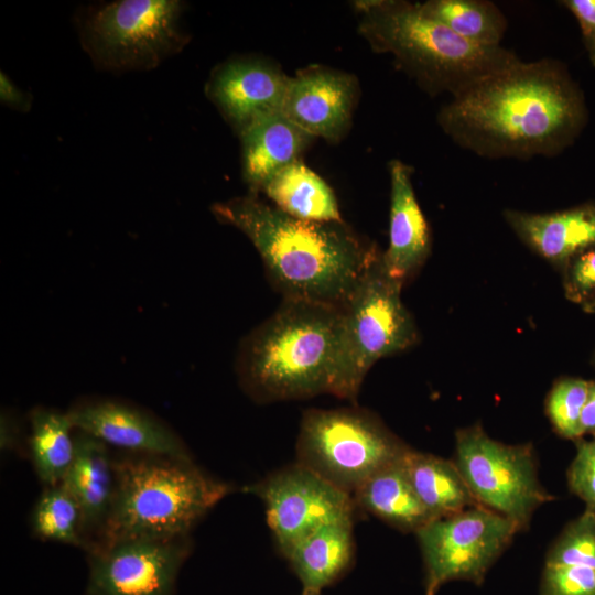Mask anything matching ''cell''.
Here are the masks:
<instances>
[{
    "label": "cell",
    "mask_w": 595,
    "mask_h": 595,
    "mask_svg": "<svg viewBox=\"0 0 595 595\" xmlns=\"http://www.w3.org/2000/svg\"><path fill=\"white\" fill-rule=\"evenodd\" d=\"M190 551L188 537L93 545L85 595H173Z\"/></svg>",
    "instance_id": "7c38bea8"
},
{
    "label": "cell",
    "mask_w": 595,
    "mask_h": 595,
    "mask_svg": "<svg viewBox=\"0 0 595 595\" xmlns=\"http://www.w3.org/2000/svg\"><path fill=\"white\" fill-rule=\"evenodd\" d=\"M290 77L259 60H235L213 74L207 95L239 132L255 119L281 112Z\"/></svg>",
    "instance_id": "9a60e30c"
},
{
    "label": "cell",
    "mask_w": 595,
    "mask_h": 595,
    "mask_svg": "<svg viewBox=\"0 0 595 595\" xmlns=\"http://www.w3.org/2000/svg\"><path fill=\"white\" fill-rule=\"evenodd\" d=\"M584 306L587 311H595V294L584 303Z\"/></svg>",
    "instance_id": "836d02e7"
},
{
    "label": "cell",
    "mask_w": 595,
    "mask_h": 595,
    "mask_svg": "<svg viewBox=\"0 0 595 595\" xmlns=\"http://www.w3.org/2000/svg\"><path fill=\"white\" fill-rule=\"evenodd\" d=\"M566 478L571 493L585 502V508L595 510V439L577 441Z\"/></svg>",
    "instance_id": "f1b7e54d"
},
{
    "label": "cell",
    "mask_w": 595,
    "mask_h": 595,
    "mask_svg": "<svg viewBox=\"0 0 595 595\" xmlns=\"http://www.w3.org/2000/svg\"><path fill=\"white\" fill-rule=\"evenodd\" d=\"M75 457L63 484L82 511L87 550L99 537L110 511L115 493V458L100 440L76 430Z\"/></svg>",
    "instance_id": "e0dca14e"
},
{
    "label": "cell",
    "mask_w": 595,
    "mask_h": 595,
    "mask_svg": "<svg viewBox=\"0 0 595 595\" xmlns=\"http://www.w3.org/2000/svg\"><path fill=\"white\" fill-rule=\"evenodd\" d=\"M580 429L582 436L585 434L595 436V382H591L587 400L581 414Z\"/></svg>",
    "instance_id": "d6a6232c"
},
{
    "label": "cell",
    "mask_w": 595,
    "mask_h": 595,
    "mask_svg": "<svg viewBox=\"0 0 595 595\" xmlns=\"http://www.w3.org/2000/svg\"><path fill=\"white\" fill-rule=\"evenodd\" d=\"M520 532L509 519L482 506L433 519L415 532L424 563V595L451 581L480 585Z\"/></svg>",
    "instance_id": "30bf717a"
},
{
    "label": "cell",
    "mask_w": 595,
    "mask_h": 595,
    "mask_svg": "<svg viewBox=\"0 0 595 595\" xmlns=\"http://www.w3.org/2000/svg\"><path fill=\"white\" fill-rule=\"evenodd\" d=\"M177 0H120L90 8L82 42L97 66L109 71L149 69L187 42Z\"/></svg>",
    "instance_id": "ba28073f"
},
{
    "label": "cell",
    "mask_w": 595,
    "mask_h": 595,
    "mask_svg": "<svg viewBox=\"0 0 595 595\" xmlns=\"http://www.w3.org/2000/svg\"><path fill=\"white\" fill-rule=\"evenodd\" d=\"M591 381L565 378L554 385L547 399V414L555 432L567 440H581L580 420Z\"/></svg>",
    "instance_id": "4316f807"
},
{
    "label": "cell",
    "mask_w": 595,
    "mask_h": 595,
    "mask_svg": "<svg viewBox=\"0 0 595 595\" xmlns=\"http://www.w3.org/2000/svg\"><path fill=\"white\" fill-rule=\"evenodd\" d=\"M264 504L268 524L284 554L320 526L353 518V496L295 463L246 488Z\"/></svg>",
    "instance_id": "8fae6325"
},
{
    "label": "cell",
    "mask_w": 595,
    "mask_h": 595,
    "mask_svg": "<svg viewBox=\"0 0 595 595\" xmlns=\"http://www.w3.org/2000/svg\"><path fill=\"white\" fill-rule=\"evenodd\" d=\"M429 18L444 24L461 37L483 46H501L507 19L486 0H429L419 3Z\"/></svg>",
    "instance_id": "d4e9b609"
},
{
    "label": "cell",
    "mask_w": 595,
    "mask_h": 595,
    "mask_svg": "<svg viewBox=\"0 0 595 595\" xmlns=\"http://www.w3.org/2000/svg\"><path fill=\"white\" fill-rule=\"evenodd\" d=\"M565 294L583 304L595 294V247L587 249L569 262Z\"/></svg>",
    "instance_id": "f546056e"
},
{
    "label": "cell",
    "mask_w": 595,
    "mask_h": 595,
    "mask_svg": "<svg viewBox=\"0 0 595 595\" xmlns=\"http://www.w3.org/2000/svg\"><path fill=\"white\" fill-rule=\"evenodd\" d=\"M587 119L580 86L552 58L520 60L452 96L437 116L458 147L490 159L556 155Z\"/></svg>",
    "instance_id": "6da1fadb"
},
{
    "label": "cell",
    "mask_w": 595,
    "mask_h": 595,
    "mask_svg": "<svg viewBox=\"0 0 595 595\" xmlns=\"http://www.w3.org/2000/svg\"><path fill=\"white\" fill-rule=\"evenodd\" d=\"M1 101L19 110H28L31 106L29 96L22 93L3 73L0 76Z\"/></svg>",
    "instance_id": "1f68e13d"
},
{
    "label": "cell",
    "mask_w": 595,
    "mask_h": 595,
    "mask_svg": "<svg viewBox=\"0 0 595 595\" xmlns=\"http://www.w3.org/2000/svg\"><path fill=\"white\" fill-rule=\"evenodd\" d=\"M562 3L575 17L588 60L595 67V0H565Z\"/></svg>",
    "instance_id": "4dcf8cb0"
},
{
    "label": "cell",
    "mask_w": 595,
    "mask_h": 595,
    "mask_svg": "<svg viewBox=\"0 0 595 595\" xmlns=\"http://www.w3.org/2000/svg\"><path fill=\"white\" fill-rule=\"evenodd\" d=\"M75 430L129 454L192 459L180 436L165 423L134 405L115 400L76 404L68 412Z\"/></svg>",
    "instance_id": "4fadbf2b"
},
{
    "label": "cell",
    "mask_w": 595,
    "mask_h": 595,
    "mask_svg": "<svg viewBox=\"0 0 595 595\" xmlns=\"http://www.w3.org/2000/svg\"><path fill=\"white\" fill-rule=\"evenodd\" d=\"M359 32L377 53H390L430 95L454 96L520 58L502 46L472 43L425 15L419 3L359 1Z\"/></svg>",
    "instance_id": "5b68a950"
},
{
    "label": "cell",
    "mask_w": 595,
    "mask_h": 595,
    "mask_svg": "<svg viewBox=\"0 0 595 595\" xmlns=\"http://www.w3.org/2000/svg\"><path fill=\"white\" fill-rule=\"evenodd\" d=\"M453 461L477 504L509 519L519 531L554 498L539 480L531 444L507 445L473 425L456 432Z\"/></svg>",
    "instance_id": "9c48e42d"
},
{
    "label": "cell",
    "mask_w": 595,
    "mask_h": 595,
    "mask_svg": "<svg viewBox=\"0 0 595 595\" xmlns=\"http://www.w3.org/2000/svg\"><path fill=\"white\" fill-rule=\"evenodd\" d=\"M509 226L533 251L554 263H569L595 247V205L533 214L508 209Z\"/></svg>",
    "instance_id": "ac0fdd59"
},
{
    "label": "cell",
    "mask_w": 595,
    "mask_h": 595,
    "mask_svg": "<svg viewBox=\"0 0 595 595\" xmlns=\"http://www.w3.org/2000/svg\"><path fill=\"white\" fill-rule=\"evenodd\" d=\"M212 210L249 238L283 299L342 307L380 253L344 221L299 219L255 194Z\"/></svg>",
    "instance_id": "7a4b0ae2"
},
{
    "label": "cell",
    "mask_w": 595,
    "mask_h": 595,
    "mask_svg": "<svg viewBox=\"0 0 595 595\" xmlns=\"http://www.w3.org/2000/svg\"><path fill=\"white\" fill-rule=\"evenodd\" d=\"M283 213L303 220L343 221L333 190L300 160L278 171L261 190Z\"/></svg>",
    "instance_id": "603a6c76"
},
{
    "label": "cell",
    "mask_w": 595,
    "mask_h": 595,
    "mask_svg": "<svg viewBox=\"0 0 595 595\" xmlns=\"http://www.w3.org/2000/svg\"><path fill=\"white\" fill-rule=\"evenodd\" d=\"M355 99L350 75L314 66L290 77L281 113L310 136L335 141L349 125Z\"/></svg>",
    "instance_id": "5bb4252c"
},
{
    "label": "cell",
    "mask_w": 595,
    "mask_h": 595,
    "mask_svg": "<svg viewBox=\"0 0 595 595\" xmlns=\"http://www.w3.org/2000/svg\"><path fill=\"white\" fill-rule=\"evenodd\" d=\"M402 465L413 490L433 519L479 506L453 459L410 447Z\"/></svg>",
    "instance_id": "7402d4cb"
},
{
    "label": "cell",
    "mask_w": 595,
    "mask_h": 595,
    "mask_svg": "<svg viewBox=\"0 0 595 595\" xmlns=\"http://www.w3.org/2000/svg\"><path fill=\"white\" fill-rule=\"evenodd\" d=\"M230 490L229 485L207 475L193 459L128 453L115 458L110 511L90 547L188 537Z\"/></svg>",
    "instance_id": "277c9868"
},
{
    "label": "cell",
    "mask_w": 595,
    "mask_h": 595,
    "mask_svg": "<svg viewBox=\"0 0 595 595\" xmlns=\"http://www.w3.org/2000/svg\"><path fill=\"white\" fill-rule=\"evenodd\" d=\"M353 518L331 521L295 542L283 555L303 585L321 592L338 581L354 558Z\"/></svg>",
    "instance_id": "ffe728a7"
},
{
    "label": "cell",
    "mask_w": 595,
    "mask_h": 595,
    "mask_svg": "<svg viewBox=\"0 0 595 595\" xmlns=\"http://www.w3.org/2000/svg\"><path fill=\"white\" fill-rule=\"evenodd\" d=\"M340 317L342 307L283 299L242 343L245 389L262 402L332 394Z\"/></svg>",
    "instance_id": "3957f363"
},
{
    "label": "cell",
    "mask_w": 595,
    "mask_h": 595,
    "mask_svg": "<svg viewBox=\"0 0 595 595\" xmlns=\"http://www.w3.org/2000/svg\"><path fill=\"white\" fill-rule=\"evenodd\" d=\"M301 595H321V592L303 591Z\"/></svg>",
    "instance_id": "e575fe53"
},
{
    "label": "cell",
    "mask_w": 595,
    "mask_h": 595,
    "mask_svg": "<svg viewBox=\"0 0 595 595\" xmlns=\"http://www.w3.org/2000/svg\"><path fill=\"white\" fill-rule=\"evenodd\" d=\"M539 595H595V564L582 560L544 563Z\"/></svg>",
    "instance_id": "83f0119b"
},
{
    "label": "cell",
    "mask_w": 595,
    "mask_h": 595,
    "mask_svg": "<svg viewBox=\"0 0 595 595\" xmlns=\"http://www.w3.org/2000/svg\"><path fill=\"white\" fill-rule=\"evenodd\" d=\"M242 175L250 194L258 195L281 169L298 161L313 138L281 112L261 116L239 132Z\"/></svg>",
    "instance_id": "d6986e66"
},
{
    "label": "cell",
    "mask_w": 595,
    "mask_h": 595,
    "mask_svg": "<svg viewBox=\"0 0 595 595\" xmlns=\"http://www.w3.org/2000/svg\"><path fill=\"white\" fill-rule=\"evenodd\" d=\"M410 450L372 413L359 408L310 409L296 440V463L353 496Z\"/></svg>",
    "instance_id": "52a82bcc"
},
{
    "label": "cell",
    "mask_w": 595,
    "mask_h": 595,
    "mask_svg": "<svg viewBox=\"0 0 595 595\" xmlns=\"http://www.w3.org/2000/svg\"><path fill=\"white\" fill-rule=\"evenodd\" d=\"M402 458L366 479L354 491L353 499L356 507L394 529L415 533L433 518L413 490Z\"/></svg>",
    "instance_id": "44dd1931"
},
{
    "label": "cell",
    "mask_w": 595,
    "mask_h": 595,
    "mask_svg": "<svg viewBox=\"0 0 595 595\" xmlns=\"http://www.w3.org/2000/svg\"><path fill=\"white\" fill-rule=\"evenodd\" d=\"M379 253L342 306L332 396L356 400L363 380L380 358L403 351L418 340V331L401 301L394 280Z\"/></svg>",
    "instance_id": "8992f818"
},
{
    "label": "cell",
    "mask_w": 595,
    "mask_h": 595,
    "mask_svg": "<svg viewBox=\"0 0 595 595\" xmlns=\"http://www.w3.org/2000/svg\"><path fill=\"white\" fill-rule=\"evenodd\" d=\"M30 521L33 534L41 540L86 547L79 505L63 483L45 486Z\"/></svg>",
    "instance_id": "484cf974"
},
{
    "label": "cell",
    "mask_w": 595,
    "mask_h": 595,
    "mask_svg": "<svg viewBox=\"0 0 595 595\" xmlns=\"http://www.w3.org/2000/svg\"><path fill=\"white\" fill-rule=\"evenodd\" d=\"M31 459L45 486L60 484L75 457V430L68 413L35 408L30 414Z\"/></svg>",
    "instance_id": "cb8c5ba5"
},
{
    "label": "cell",
    "mask_w": 595,
    "mask_h": 595,
    "mask_svg": "<svg viewBox=\"0 0 595 595\" xmlns=\"http://www.w3.org/2000/svg\"><path fill=\"white\" fill-rule=\"evenodd\" d=\"M389 172V245L381 258L387 272L404 284L429 256L430 229L414 194L412 169L399 160H392Z\"/></svg>",
    "instance_id": "2e32d148"
}]
</instances>
